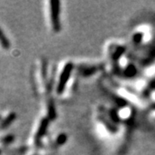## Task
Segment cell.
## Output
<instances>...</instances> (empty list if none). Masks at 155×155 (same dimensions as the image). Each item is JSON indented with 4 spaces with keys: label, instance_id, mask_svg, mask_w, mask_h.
<instances>
[{
    "label": "cell",
    "instance_id": "cell-1",
    "mask_svg": "<svg viewBox=\"0 0 155 155\" xmlns=\"http://www.w3.org/2000/svg\"><path fill=\"white\" fill-rule=\"evenodd\" d=\"M50 17L51 22L53 25V28L54 31H60L61 29V8H60V2L53 1L50 2Z\"/></svg>",
    "mask_w": 155,
    "mask_h": 155
},
{
    "label": "cell",
    "instance_id": "cell-2",
    "mask_svg": "<svg viewBox=\"0 0 155 155\" xmlns=\"http://www.w3.org/2000/svg\"><path fill=\"white\" fill-rule=\"evenodd\" d=\"M71 70H72V67L70 65H67V67H65L63 72H61V78H60V81L58 83V87H57V92L58 93H61V91H63L64 85H65V84H67V80L69 78Z\"/></svg>",
    "mask_w": 155,
    "mask_h": 155
},
{
    "label": "cell",
    "instance_id": "cell-3",
    "mask_svg": "<svg viewBox=\"0 0 155 155\" xmlns=\"http://www.w3.org/2000/svg\"><path fill=\"white\" fill-rule=\"evenodd\" d=\"M47 127H48V121L47 120H43L41 125H40V127L38 129V132H37V134H36V140L40 139V137H41L44 133L46 132V129H47Z\"/></svg>",
    "mask_w": 155,
    "mask_h": 155
},
{
    "label": "cell",
    "instance_id": "cell-4",
    "mask_svg": "<svg viewBox=\"0 0 155 155\" xmlns=\"http://www.w3.org/2000/svg\"><path fill=\"white\" fill-rule=\"evenodd\" d=\"M0 44L2 45V47L5 49H8L10 48V42H9L7 37L5 35L4 32L1 30V28H0Z\"/></svg>",
    "mask_w": 155,
    "mask_h": 155
},
{
    "label": "cell",
    "instance_id": "cell-5",
    "mask_svg": "<svg viewBox=\"0 0 155 155\" xmlns=\"http://www.w3.org/2000/svg\"><path fill=\"white\" fill-rule=\"evenodd\" d=\"M15 118H16V114H15V113H11V114H10V115L7 116L5 119L3 121V122H2V127H8V126L11 124V122L15 120Z\"/></svg>",
    "mask_w": 155,
    "mask_h": 155
},
{
    "label": "cell",
    "instance_id": "cell-6",
    "mask_svg": "<svg viewBox=\"0 0 155 155\" xmlns=\"http://www.w3.org/2000/svg\"><path fill=\"white\" fill-rule=\"evenodd\" d=\"M13 140H14V136L13 135H7V136H5V138L2 140V141L5 144H9V143H11V142L13 141Z\"/></svg>",
    "mask_w": 155,
    "mask_h": 155
},
{
    "label": "cell",
    "instance_id": "cell-7",
    "mask_svg": "<svg viewBox=\"0 0 155 155\" xmlns=\"http://www.w3.org/2000/svg\"><path fill=\"white\" fill-rule=\"evenodd\" d=\"M0 153H1V152H0Z\"/></svg>",
    "mask_w": 155,
    "mask_h": 155
}]
</instances>
